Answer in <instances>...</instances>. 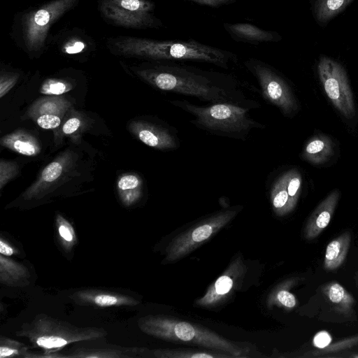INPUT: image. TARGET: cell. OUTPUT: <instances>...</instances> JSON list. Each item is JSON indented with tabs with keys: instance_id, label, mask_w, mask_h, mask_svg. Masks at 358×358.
Listing matches in <instances>:
<instances>
[{
	"instance_id": "cell-1",
	"label": "cell",
	"mask_w": 358,
	"mask_h": 358,
	"mask_svg": "<svg viewBox=\"0 0 358 358\" xmlns=\"http://www.w3.org/2000/svg\"><path fill=\"white\" fill-rule=\"evenodd\" d=\"M106 47L113 54L152 61H195L228 69L236 55L194 39L156 40L119 36L107 39Z\"/></svg>"
},
{
	"instance_id": "cell-2",
	"label": "cell",
	"mask_w": 358,
	"mask_h": 358,
	"mask_svg": "<svg viewBox=\"0 0 358 358\" xmlns=\"http://www.w3.org/2000/svg\"><path fill=\"white\" fill-rule=\"evenodd\" d=\"M138 73L155 87L211 103H233L230 92L217 85L210 73L177 64H161L142 69Z\"/></svg>"
},
{
	"instance_id": "cell-3",
	"label": "cell",
	"mask_w": 358,
	"mask_h": 358,
	"mask_svg": "<svg viewBox=\"0 0 358 358\" xmlns=\"http://www.w3.org/2000/svg\"><path fill=\"white\" fill-rule=\"evenodd\" d=\"M140 330L164 341L198 345L209 350L223 352L238 357H246L245 347L227 340L212 330L164 315H149L138 320Z\"/></svg>"
},
{
	"instance_id": "cell-4",
	"label": "cell",
	"mask_w": 358,
	"mask_h": 358,
	"mask_svg": "<svg viewBox=\"0 0 358 358\" xmlns=\"http://www.w3.org/2000/svg\"><path fill=\"white\" fill-rule=\"evenodd\" d=\"M80 0H51L20 12L15 17L13 36L16 44L31 55H40L48 46L52 26Z\"/></svg>"
},
{
	"instance_id": "cell-5",
	"label": "cell",
	"mask_w": 358,
	"mask_h": 358,
	"mask_svg": "<svg viewBox=\"0 0 358 358\" xmlns=\"http://www.w3.org/2000/svg\"><path fill=\"white\" fill-rule=\"evenodd\" d=\"M171 103L192 115V123L196 127L214 134L243 139L251 129L265 128L249 117L248 108L236 103L223 102L201 106L186 100H173Z\"/></svg>"
},
{
	"instance_id": "cell-6",
	"label": "cell",
	"mask_w": 358,
	"mask_h": 358,
	"mask_svg": "<svg viewBox=\"0 0 358 358\" xmlns=\"http://www.w3.org/2000/svg\"><path fill=\"white\" fill-rule=\"evenodd\" d=\"M16 335L27 338L33 347L42 350L43 353L52 355L71 343L101 338L108 332L103 328L80 327L39 314L31 322L22 324Z\"/></svg>"
},
{
	"instance_id": "cell-7",
	"label": "cell",
	"mask_w": 358,
	"mask_h": 358,
	"mask_svg": "<svg viewBox=\"0 0 358 358\" xmlns=\"http://www.w3.org/2000/svg\"><path fill=\"white\" fill-rule=\"evenodd\" d=\"M101 17L110 24L127 29H158L162 22L150 0H98Z\"/></svg>"
},
{
	"instance_id": "cell-8",
	"label": "cell",
	"mask_w": 358,
	"mask_h": 358,
	"mask_svg": "<svg viewBox=\"0 0 358 358\" xmlns=\"http://www.w3.org/2000/svg\"><path fill=\"white\" fill-rule=\"evenodd\" d=\"M244 64L257 79L265 101L286 117H292L298 112L299 103L291 87L273 66L255 58L248 59Z\"/></svg>"
},
{
	"instance_id": "cell-9",
	"label": "cell",
	"mask_w": 358,
	"mask_h": 358,
	"mask_svg": "<svg viewBox=\"0 0 358 358\" xmlns=\"http://www.w3.org/2000/svg\"><path fill=\"white\" fill-rule=\"evenodd\" d=\"M240 208L220 210L176 236L165 250L164 262L171 263L187 255L227 225Z\"/></svg>"
},
{
	"instance_id": "cell-10",
	"label": "cell",
	"mask_w": 358,
	"mask_h": 358,
	"mask_svg": "<svg viewBox=\"0 0 358 358\" xmlns=\"http://www.w3.org/2000/svg\"><path fill=\"white\" fill-rule=\"evenodd\" d=\"M317 73L335 108L345 118H353L356 114L354 96L343 66L330 57L322 56L317 64Z\"/></svg>"
},
{
	"instance_id": "cell-11",
	"label": "cell",
	"mask_w": 358,
	"mask_h": 358,
	"mask_svg": "<svg viewBox=\"0 0 358 358\" xmlns=\"http://www.w3.org/2000/svg\"><path fill=\"white\" fill-rule=\"evenodd\" d=\"M247 268L240 257L235 259L226 271L212 285L206 294L196 301L200 307L212 308L224 301L238 280L246 272Z\"/></svg>"
},
{
	"instance_id": "cell-12",
	"label": "cell",
	"mask_w": 358,
	"mask_h": 358,
	"mask_svg": "<svg viewBox=\"0 0 358 358\" xmlns=\"http://www.w3.org/2000/svg\"><path fill=\"white\" fill-rule=\"evenodd\" d=\"M70 298L80 306L96 308L135 306L141 302L134 296L106 289L85 288L73 292Z\"/></svg>"
},
{
	"instance_id": "cell-13",
	"label": "cell",
	"mask_w": 358,
	"mask_h": 358,
	"mask_svg": "<svg viewBox=\"0 0 358 358\" xmlns=\"http://www.w3.org/2000/svg\"><path fill=\"white\" fill-rule=\"evenodd\" d=\"M132 127L139 140L151 148L171 150L180 146L176 131L169 128L145 122H135Z\"/></svg>"
},
{
	"instance_id": "cell-14",
	"label": "cell",
	"mask_w": 358,
	"mask_h": 358,
	"mask_svg": "<svg viewBox=\"0 0 358 358\" xmlns=\"http://www.w3.org/2000/svg\"><path fill=\"white\" fill-rule=\"evenodd\" d=\"M340 198V192L334 189L315 208L309 216L303 230L306 240L317 237L329 225Z\"/></svg>"
},
{
	"instance_id": "cell-15",
	"label": "cell",
	"mask_w": 358,
	"mask_h": 358,
	"mask_svg": "<svg viewBox=\"0 0 358 358\" xmlns=\"http://www.w3.org/2000/svg\"><path fill=\"white\" fill-rule=\"evenodd\" d=\"M148 348L107 345L101 347H82L71 350L66 357L74 358H143L148 357Z\"/></svg>"
},
{
	"instance_id": "cell-16",
	"label": "cell",
	"mask_w": 358,
	"mask_h": 358,
	"mask_svg": "<svg viewBox=\"0 0 358 358\" xmlns=\"http://www.w3.org/2000/svg\"><path fill=\"white\" fill-rule=\"evenodd\" d=\"M223 27L231 38L237 42L259 45L262 43L278 42L282 39L278 32L264 30L250 23L225 22Z\"/></svg>"
},
{
	"instance_id": "cell-17",
	"label": "cell",
	"mask_w": 358,
	"mask_h": 358,
	"mask_svg": "<svg viewBox=\"0 0 358 358\" xmlns=\"http://www.w3.org/2000/svg\"><path fill=\"white\" fill-rule=\"evenodd\" d=\"M334 154V145L331 138L324 134H317L308 141L301 157L312 164L321 165L329 161Z\"/></svg>"
},
{
	"instance_id": "cell-18",
	"label": "cell",
	"mask_w": 358,
	"mask_h": 358,
	"mask_svg": "<svg viewBox=\"0 0 358 358\" xmlns=\"http://www.w3.org/2000/svg\"><path fill=\"white\" fill-rule=\"evenodd\" d=\"M54 40L60 52L66 55H79L95 48L93 41L80 29L67 30Z\"/></svg>"
},
{
	"instance_id": "cell-19",
	"label": "cell",
	"mask_w": 358,
	"mask_h": 358,
	"mask_svg": "<svg viewBox=\"0 0 358 358\" xmlns=\"http://www.w3.org/2000/svg\"><path fill=\"white\" fill-rule=\"evenodd\" d=\"M28 268L9 257L0 255V282L9 287H23L29 283Z\"/></svg>"
},
{
	"instance_id": "cell-20",
	"label": "cell",
	"mask_w": 358,
	"mask_h": 358,
	"mask_svg": "<svg viewBox=\"0 0 358 358\" xmlns=\"http://www.w3.org/2000/svg\"><path fill=\"white\" fill-rule=\"evenodd\" d=\"M322 290L329 302L338 313L347 317L352 316L355 313V299L341 284L331 282L325 284Z\"/></svg>"
},
{
	"instance_id": "cell-21",
	"label": "cell",
	"mask_w": 358,
	"mask_h": 358,
	"mask_svg": "<svg viewBox=\"0 0 358 358\" xmlns=\"http://www.w3.org/2000/svg\"><path fill=\"white\" fill-rule=\"evenodd\" d=\"M350 242V232L345 231L328 243L323 264L325 270L335 271L343 264L348 255Z\"/></svg>"
},
{
	"instance_id": "cell-22",
	"label": "cell",
	"mask_w": 358,
	"mask_h": 358,
	"mask_svg": "<svg viewBox=\"0 0 358 358\" xmlns=\"http://www.w3.org/2000/svg\"><path fill=\"white\" fill-rule=\"evenodd\" d=\"M148 357L155 358H229L234 356L216 350L195 349H148Z\"/></svg>"
},
{
	"instance_id": "cell-23",
	"label": "cell",
	"mask_w": 358,
	"mask_h": 358,
	"mask_svg": "<svg viewBox=\"0 0 358 358\" xmlns=\"http://www.w3.org/2000/svg\"><path fill=\"white\" fill-rule=\"evenodd\" d=\"M1 144L24 155L32 156L40 152V147L36 139L22 132L4 136L1 140Z\"/></svg>"
},
{
	"instance_id": "cell-24",
	"label": "cell",
	"mask_w": 358,
	"mask_h": 358,
	"mask_svg": "<svg viewBox=\"0 0 358 358\" xmlns=\"http://www.w3.org/2000/svg\"><path fill=\"white\" fill-rule=\"evenodd\" d=\"M270 195L273 210L277 215L283 216L292 211L286 187L285 173L275 180L271 187Z\"/></svg>"
},
{
	"instance_id": "cell-25",
	"label": "cell",
	"mask_w": 358,
	"mask_h": 358,
	"mask_svg": "<svg viewBox=\"0 0 358 358\" xmlns=\"http://www.w3.org/2000/svg\"><path fill=\"white\" fill-rule=\"evenodd\" d=\"M352 0H317L315 13L317 21L327 22L342 12Z\"/></svg>"
},
{
	"instance_id": "cell-26",
	"label": "cell",
	"mask_w": 358,
	"mask_h": 358,
	"mask_svg": "<svg viewBox=\"0 0 358 358\" xmlns=\"http://www.w3.org/2000/svg\"><path fill=\"white\" fill-rule=\"evenodd\" d=\"M298 278L289 279L282 283L273 293L270 297L269 303L277 304L287 310H292L297 305L296 296L289 292V289L296 285Z\"/></svg>"
},
{
	"instance_id": "cell-27",
	"label": "cell",
	"mask_w": 358,
	"mask_h": 358,
	"mask_svg": "<svg viewBox=\"0 0 358 358\" xmlns=\"http://www.w3.org/2000/svg\"><path fill=\"white\" fill-rule=\"evenodd\" d=\"M31 352L24 343L6 336L0 337V358H31Z\"/></svg>"
},
{
	"instance_id": "cell-28",
	"label": "cell",
	"mask_w": 358,
	"mask_h": 358,
	"mask_svg": "<svg viewBox=\"0 0 358 358\" xmlns=\"http://www.w3.org/2000/svg\"><path fill=\"white\" fill-rule=\"evenodd\" d=\"M56 228L58 238L66 251H71L77 242L75 230L71 224L62 215L57 214Z\"/></svg>"
},
{
	"instance_id": "cell-29",
	"label": "cell",
	"mask_w": 358,
	"mask_h": 358,
	"mask_svg": "<svg viewBox=\"0 0 358 358\" xmlns=\"http://www.w3.org/2000/svg\"><path fill=\"white\" fill-rule=\"evenodd\" d=\"M286 187L289 197L290 206L293 210L296 206L302 188V177L297 169L285 172Z\"/></svg>"
},
{
	"instance_id": "cell-30",
	"label": "cell",
	"mask_w": 358,
	"mask_h": 358,
	"mask_svg": "<svg viewBox=\"0 0 358 358\" xmlns=\"http://www.w3.org/2000/svg\"><path fill=\"white\" fill-rule=\"evenodd\" d=\"M358 344V335L351 336L338 342L328 345L324 348L320 350H316L312 352L313 356H319L320 355H324L328 353L337 352Z\"/></svg>"
},
{
	"instance_id": "cell-31",
	"label": "cell",
	"mask_w": 358,
	"mask_h": 358,
	"mask_svg": "<svg viewBox=\"0 0 358 358\" xmlns=\"http://www.w3.org/2000/svg\"><path fill=\"white\" fill-rule=\"evenodd\" d=\"M71 89V85L59 80L50 79L43 85L41 92L45 94H61Z\"/></svg>"
},
{
	"instance_id": "cell-32",
	"label": "cell",
	"mask_w": 358,
	"mask_h": 358,
	"mask_svg": "<svg viewBox=\"0 0 358 358\" xmlns=\"http://www.w3.org/2000/svg\"><path fill=\"white\" fill-rule=\"evenodd\" d=\"M62 165L58 162H52L43 171L41 178L43 181L50 182L56 180L62 174Z\"/></svg>"
},
{
	"instance_id": "cell-33",
	"label": "cell",
	"mask_w": 358,
	"mask_h": 358,
	"mask_svg": "<svg viewBox=\"0 0 358 358\" xmlns=\"http://www.w3.org/2000/svg\"><path fill=\"white\" fill-rule=\"evenodd\" d=\"M60 122V117L54 114H43L37 119L38 125L45 129L56 128Z\"/></svg>"
},
{
	"instance_id": "cell-34",
	"label": "cell",
	"mask_w": 358,
	"mask_h": 358,
	"mask_svg": "<svg viewBox=\"0 0 358 358\" xmlns=\"http://www.w3.org/2000/svg\"><path fill=\"white\" fill-rule=\"evenodd\" d=\"M140 184L139 179L134 175H127L122 177L118 181V187L122 191L134 189Z\"/></svg>"
},
{
	"instance_id": "cell-35",
	"label": "cell",
	"mask_w": 358,
	"mask_h": 358,
	"mask_svg": "<svg viewBox=\"0 0 358 358\" xmlns=\"http://www.w3.org/2000/svg\"><path fill=\"white\" fill-rule=\"evenodd\" d=\"M17 78V75L13 76H1V85H0V93L1 97L3 96L13 87Z\"/></svg>"
},
{
	"instance_id": "cell-36",
	"label": "cell",
	"mask_w": 358,
	"mask_h": 358,
	"mask_svg": "<svg viewBox=\"0 0 358 358\" xmlns=\"http://www.w3.org/2000/svg\"><path fill=\"white\" fill-rule=\"evenodd\" d=\"M197 4L206 6L212 8H219L223 6H227L236 2V0H189Z\"/></svg>"
},
{
	"instance_id": "cell-37",
	"label": "cell",
	"mask_w": 358,
	"mask_h": 358,
	"mask_svg": "<svg viewBox=\"0 0 358 358\" xmlns=\"http://www.w3.org/2000/svg\"><path fill=\"white\" fill-rule=\"evenodd\" d=\"M331 340V336L327 332L321 331L315 336L313 344L315 347L322 349L327 346Z\"/></svg>"
},
{
	"instance_id": "cell-38",
	"label": "cell",
	"mask_w": 358,
	"mask_h": 358,
	"mask_svg": "<svg viewBox=\"0 0 358 358\" xmlns=\"http://www.w3.org/2000/svg\"><path fill=\"white\" fill-rule=\"evenodd\" d=\"M17 253L15 248L3 236L0 238V255L11 257Z\"/></svg>"
},
{
	"instance_id": "cell-39",
	"label": "cell",
	"mask_w": 358,
	"mask_h": 358,
	"mask_svg": "<svg viewBox=\"0 0 358 358\" xmlns=\"http://www.w3.org/2000/svg\"><path fill=\"white\" fill-rule=\"evenodd\" d=\"M80 121L76 117L67 120L62 127V131L66 134H71L76 131L80 127Z\"/></svg>"
},
{
	"instance_id": "cell-40",
	"label": "cell",
	"mask_w": 358,
	"mask_h": 358,
	"mask_svg": "<svg viewBox=\"0 0 358 358\" xmlns=\"http://www.w3.org/2000/svg\"><path fill=\"white\" fill-rule=\"evenodd\" d=\"M59 106L53 102H46L41 105V113L44 114H52L58 111Z\"/></svg>"
},
{
	"instance_id": "cell-41",
	"label": "cell",
	"mask_w": 358,
	"mask_h": 358,
	"mask_svg": "<svg viewBox=\"0 0 358 358\" xmlns=\"http://www.w3.org/2000/svg\"><path fill=\"white\" fill-rule=\"evenodd\" d=\"M56 355H57V357L56 358H58V357H65L64 355H62V354H59L57 352H55ZM38 357H41V358H43V356H42V354L39 355V354H31V358H38ZM46 358H48V357H46Z\"/></svg>"
},
{
	"instance_id": "cell-42",
	"label": "cell",
	"mask_w": 358,
	"mask_h": 358,
	"mask_svg": "<svg viewBox=\"0 0 358 358\" xmlns=\"http://www.w3.org/2000/svg\"><path fill=\"white\" fill-rule=\"evenodd\" d=\"M354 357L358 358V355H355Z\"/></svg>"
},
{
	"instance_id": "cell-43",
	"label": "cell",
	"mask_w": 358,
	"mask_h": 358,
	"mask_svg": "<svg viewBox=\"0 0 358 358\" xmlns=\"http://www.w3.org/2000/svg\"><path fill=\"white\" fill-rule=\"evenodd\" d=\"M357 281H358V279H357ZM358 285V284H357ZM358 286V285H357Z\"/></svg>"
}]
</instances>
